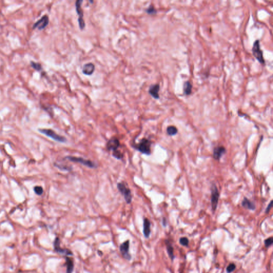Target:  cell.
Here are the masks:
<instances>
[{
    "instance_id": "cell-14",
    "label": "cell",
    "mask_w": 273,
    "mask_h": 273,
    "mask_svg": "<svg viewBox=\"0 0 273 273\" xmlns=\"http://www.w3.org/2000/svg\"><path fill=\"white\" fill-rule=\"evenodd\" d=\"M143 233L146 238H148L150 234V222L147 218L143 220Z\"/></svg>"
},
{
    "instance_id": "cell-6",
    "label": "cell",
    "mask_w": 273,
    "mask_h": 273,
    "mask_svg": "<svg viewBox=\"0 0 273 273\" xmlns=\"http://www.w3.org/2000/svg\"><path fill=\"white\" fill-rule=\"evenodd\" d=\"M82 2V0H77L75 2L76 10L78 15V24L81 30H83L85 25L84 20L83 19V12L81 8V4Z\"/></svg>"
},
{
    "instance_id": "cell-17",
    "label": "cell",
    "mask_w": 273,
    "mask_h": 273,
    "mask_svg": "<svg viewBox=\"0 0 273 273\" xmlns=\"http://www.w3.org/2000/svg\"><path fill=\"white\" fill-rule=\"evenodd\" d=\"M66 265L67 267V270L66 273H72L74 270V262L71 258H66Z\"/></svg>"
},
{
    "instance_id": "cell-15",
    "label": "cell",
    "mask_w": 273,
    "mask_h": 273,
    "mask_svg": "<svg viewBox=\"0 0 273 273\" xmlns=\"http://www.w3.org/2000/svg\"><path fill=\"white\" fill-rule=\"evenodd\" d=\"M95 66L92 63H88L84 65L83 67L82 72L84 74L90 75L93 74V71H95Z\"/></svg>"
},
{
    "instance_id": "cell-19",
    "label": "cell",
    "mask_w": 273,
    "mask_h": 273,
    "mask_svg": "<svg viewBox=\"0 0 273 273\" xmlns=\"http://www.w3.org/2000/svg\"><path fill=\"white\" fill-rule=\"evenodd\" d=\"M166 245H167V249L168 251V253L169 256V257L172 260H174L175 259V256L174 254V248L172 246L170 243L168 241H166Z\"/></svg>"
},
{
    "instance_id": "cell-23",
    "label": "cell",
    "mask_w": 273,
    "mask_h": 273,
    "mask_svg": "<svg viewBox=\"0 0 273 273\" xmlns=\"http://www.w3.org/2000/svg\"><path fill=\"white\" fill-rule=\"evenodd\" d=\"M179 242L183 246L187 247L189 243V240L188 239L186 238V237H184V238H181L179 240Z\"/></svg>"
},
{
    "instance_id": "cell-5",
    "label": "cell",
    "mask_w": 273,
    "mask_h": 273,
    "mask_svg": "<svg viewBox=\"0 0 273 273\" xmlns=\"http://www.w3.org/2000/svg\"><path fill=\"white\" fill-rule=\"evenodd\" d=\"M66 159L71 162L81 163L82 165H83V166H85L86 167L90 168H95L97 167L96 164L95 163H93V162L89 160L84 159L82 157H77L69 156H67L66 157Z\"/></svg>"
},
{
    "instance_id": "cell-29",
    "label": "cell",
    "mask_w": 273,
    "mask_h": 273,
    "mask_svg": "<svg viewBox=\"0 0 273 273\" xmlns=\"http://www.w3.org/2000/svg\"><path fill=\"white\" fill-rule=\"evenodd\" d=\"M163 224L164 226L166 225V220L165 218H164L163 220Z\"/></svg>"
},
{
    "instance_id": "cell-11",
    "label": "cell",
    "mask_w": 273,
    "mask_h": 273,
    "mask_svg": "<svg viewBox=\"0 0 273 273\" xmlns=\"http://www.w3.org/2000/svg\"><path fill=\"white\" fill-rule=\"evenodd\" d=\"M120 145V142L116 138H112L108 140L107 143V148L109 150L115 151Z\"/></svg>"
},
{
    "instance_id": "cell-24",
    "label": "cell",
    "mask_w": 273,
    "mask_h": 273,
    "mask_svg": "<svg viewBox=\"0 0 273 273\" xmlns=\"http://www.w3.org/2000/svg\"><path fill=\"white\" fill-rule=\"evenodd\" d=\"M235 268H236V265L234 263H230L226 268V271L227 273H231L235 269Z\"/></svg>"
},
{
    "instance_id": "cell-26",
    "label": "cell",
    "mask_w": 273,
    "mask_h": 273,
    "mask_svg": "<svg viewBox=\"0 0 273 273\" xmlns=\"http://www.w3.org/2000/svg\"><path fill=\"white\" fill-rule=\"evenodd\" d=\"M34 189L35 193L39 195H42L43 192V189L42 187L41 186H36L34 187Z\"/></svg>"
},
{
    "instance_id": "cell-27",
    "label": "cell",
    "mask_w": 273,
    "mask_h": 273,
    "mask_svg": "<svg viewBox=\"0 0 273 273\" xmlns=\"http://www.w3.org/2000/svg\"><path fill=\"white\" fill-rule=\"evenodd\" d=\"M264 243H265V247L266 248H268L270 246H271L272 243H273V239H272V238H268L266 240H265L264 241Z\"/></svg>"
},
{
    "instance_id": "cell-7",
    "label": "cell",
    "mask_w": 273,
    "mask_h": 273,
    "mask_svg": "<svg viewBox=\"0 0 273 273\" xmlns=\"http://www.w3.org/2000/svg\"><path fill=\"white\" fill-rule=\"evenodd\" d=\"M219 197V193L217 187L215 185H213L211 189V205L213 211H215L217 209L218 204Z\"/></svg>"
},
{
    "instance_id": "cell-18",
    "label": "cell",
    "mask_w": 273,
    "mask_h": 273,
    "mask_svg": "<svg viewBox=\"0 0 273 273\" xmlns=\"http://www.w3.org/2000/svg\"><path fill=\"white\" fill-rule=\"evenodd\" d=\"M184 92L186 95H189L192 93V85L189 81H186L184 84Z\"/></svg>"
},
{
    "instance_id": "cell-21",
    "label": "cell",
    "mask_w": 273,
    "mask_h": 273,
    "mask_svg": "<svg viewBox=\"0 0 273 273\" xmlns=\"http://www.w3.org/2000/svg\"><path fill=\"white\" fill-rule=\"evenodd\" d=\"M30 63H31V67L33 69H34L35 70L38 71H41L42 70V66L41 64L40 63L36 62H34L33 61H31Z\"/></svg>"
},
{
    "instance_id": "cell-4",
    "label": "cell",
    "mask_w": 273,
    "mask_h": 273,
    "mask_svg": "<svg viewBox=\"0 0 273 273\" xmlns=\"http://www.w3.org/2000/svg\"><path fill=\"white\" fill-rule=\"evenodd\" d=\"M117 187L121 194L124 196L126 202L128 204L131 203L132 201V195L130 189L126 187V186L123 183H118Z\"/></svg>"
},
{
    "instance_id": "cell-16",
    "label": "cell",
    "mask_w": 273,
    "mask_h": 273,
    "mask_svg": "<svg viewBox=\"0 0 273 273\" xmlns=\"http://www.w3.org/2000/svg\"><path fill=\"white\" fill-rule=\"evenodd\" d=\"M242 205L247 209L254 210L256 209L255 204L247 198H244L242 202Z\"/></svg>"
},
{
    "instance_id": "cell-13",
    "label": "cell",
    "mask_w": 273,
    "mask_h": 273,
    "mask_svg": "<svg viewBox=\"0 0 273 273\" xmlns=\"http://www.w3.org/2000/svg\"><path fill=\"white\" fill-rule=\"evenodd\" d=\"M160 85L158 84L151 85L149 89V94L155 99H159L160 96L159 94V92L160 91Z\"/></svg>"
},
{
    "instance_id": "cell-2",
    "label": "cell",
    "mask_w": 273,
    "mask_h": 273,
    "mask_svg": "<svg viewBox=\"0 0 273 273\" xmlns=\"http://www.w3.org/2000/svg\"><path fill=\"white\" fill-rule=\"evenodd\" d=\"M252 51L253 56L258 60V61L262 64H264L265 61L263 57V52L260 48V42L259 40L254 41Z\"/></svg>"
},
{
    "instance_id": "cell-20",
    "label": "cell",
    "mask_w": 273,
    "mask_h": 273,
    "mask_svg": "<svg viewBox=\"0 0 273 273\" xmlns=\"http://www.w3.org/2000/svg\"><path fill=\"white\" fill-rule=\"evenodd\" d=\"M167 133L170 135H174L178 132V129L175 126H169L167 129Z\"/></svg>"
},
{
    "instance_id": "cell-12",
    "label": "cell",
    "mask_w": 273,
    "mask_h": 273,
    "mask_svg": "<svg viewBox=\"0 0 273 273\" xmlns=\"http://www.w3.org/2000/svg\"><path fill=\"white\" fill-rule=\"evenodd\" d=\"M226 152V149L223 146H219L214 148L213 152V157L215 160H219L222 155Z\"/></svg>"
},
{
    "instance_id": "cell-9",
    "label": "cell",
    "mask_w": 273,
    "mask_h": 273,
    "mask_svg": "<svg viewBox=\"0 0 273 273\" xmlns=\"http://www.w3.org/2000/svg\"><path fill=\"white\" fill-rule=\"evenodd\" d=\"M120 250L121 253L125 259L130 260L131 259V256L129 252V241H126L121 244Z\"/></svg>"
},
{
    "instance_id": "cell-22",
    "label": "cell",
    "mask_w": 273,
    "mask_h": 273,
    "mask_svg": "<svg viewBox=\"0 0 273 273\" xmlns=\"http://www.w3.org/2000/svg\"><path fill=\"white\" fill-rule=\"evenodd\" d=\"M113 156L117 160H121L123 157V155L119 150H115L113 153Z\"/></svg>"
},
{
    "instance_id": "cell-25",
    "label": "cell",
    "mask_w": 273,
    "mask_h": 273,
    "mask_svg": "<svg viewBox=\"0 0 273 273\" xmlns=\"http://www.w3.org/2000/svg\"><path fill=\"white\" fill-rule=\"evenodd\" d=\"M146 11V12L147 13L149 14V15H153V14H156V12H157V11L154 8L153 5H150L149 7V8H148V9H147Z\"/></svg>"
},
{
    "instance_id": "cell-10",
    "label": "cell",
    "mask_w": 273,
    "mask_h": 273,
    "mask_svg": "<svg viewBox=\"0 0 273 273\" xmlns=\"http://www.w3.org/2000/svg\"><path fill=\"white\" fill-rule=\"evenodd\" d=\"M54 247L55 250L58 253L64 256H72L73 253L71 251L67 249H61L60 247V241L58 238H57L54 242Z\"/></svg>"
},
{
    "instance_id": "cell-1",
    "label": "cell",
    "mask_w": 273,
    "mask_h": 273,
    "mask_svg": "<svg viewBox=\"0 0 273 273\" xmlns=\"http://www.w3.org/2000/svg\"><path fill=\"white\" fill-rule=\"evenodd\" d=\"M151 142L146 138H142L134 148L142 154L149 155L151 154Z\"/></svg>"
},
{
    "instance_id": "cell-3",
    "label": "cell",
    "mask_w": 273,
    "mask_h": 273,
    "mask_svg": "<svg viewBox=\"0 0 273 273\" xmlns=\"http://www.w3.org/2000/svg\"><path fill=\"white\" fill-rule=\"evenodd\" d=\"M39 131L45 134L46 135L49 136V137L52 138L53 140L58 141L60 142H65L66 141V138H65L63 136H61L57 134L54 131L51 129H39Z\"/></svg>"
},
{
    "instance_id": "cell-28",
    "label": "cell",
    "mask_w": 273,
    "mask_h": 273,
    "mask_svg": "<svg viewBox=\"0 0 273 273\" xmlns=\"http://www.w3.org/2000/svg\"><path fill=\"white\" fill-rule=\"evenodd\" d=\"M272 201H271V202H270V203L269 204V205H268L266 210V213H268L270 211V209L271 208V206H272Z\"/></svg>"
},
{
    "instance_id": "cell-8",
    "label": "cell",
    "mask_w": 273,
    "mask_h": 273,
    "mask_svg": "<svg viewBox=\"0 0 273 273\" xmlns=\"http://www.w3.org/2000/svg\"><path fill=\"white\" fill-rule=\"evenodd\" d=\"M49 23V19L47 15L43 16L40 19L38 20L37 22L34 24L33 26V29L38 28L39 30L41 31L48 25Z\"/></svg>"
}]
</instances>
